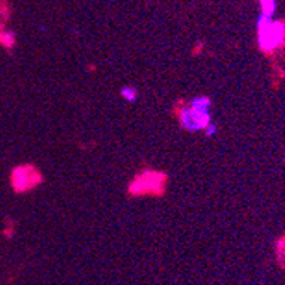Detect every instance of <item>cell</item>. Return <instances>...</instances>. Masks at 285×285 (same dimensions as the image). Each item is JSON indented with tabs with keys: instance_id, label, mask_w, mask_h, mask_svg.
<instances>
[{
	"instance_id": "obj_1",
	"label": "cell",
	"mask_w": 285,
	"mask_h": 285,
	"mask_svg": "<svg viewBox=\"0 0 285 285\" xmlns=\"http://www.w3.org/2000/svg\"><path fill=\"white\" fill-rule=\"evenodd\" d=\"M260 44L266 50L277 47L285 36V29L281 23H274L270 17L264 16L260 20Z\"/></svg>"
},
{
	"instance_id": "obj_2",
	"label": "cell",
	"mask_w": 285,
	"mask_h": 285,
	"mask_svg": "<svg viewBox=\"0 0 285 285\" xmlns=\"http://www.w3.org/2000/svg\"><path fill=\"white\" fill-rule=\"evenodd\" d=\"M263 4V10L267 17H271L274 10H276V0H261Z\"/></svg>"
}]
</instances>
